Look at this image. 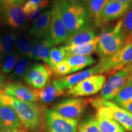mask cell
I'll return each mask as SVG.
<instances>
[{"label": "cell", "mask_w": 132, "mask_h": 132, "mask_svg": "<svg viewBox=\"0 0 132 132\" xmlns=\"http://www.w3.org/2000/svg\"><path fill=\"white\" fill-rule=\"evenodd\" d=\"M1 90H0V104L12 107L17 113L23 126L26 130L37 131L42 127L44 121L43 112L37 104L21 101L5 94Z\"/></svg>", "instance_id": "6da1fadb"}, {"label": "cell", "mask_w": 132, "mask_h": 132, "mask_svg": "<svg viewBox=\"0 0 132 132\" xmlns=\"http://www.w3.org/2000/svg\"><path fill=\"white\" fill-rule=\"evenodd\" d=\"M123 45L122 19H120L113 26L102 29L98 35L96 50L100 61H105L117 53Z\"/></svg>", "instance_id": "7a4b0ae2"}, {"label": "cell", "mask_w": 132, "mask_h": 132, "mask_svg": "<svg viewBox=\"0 0 132 132\" xmlns=\"http://www.w3.org/2000/svg\"><path fill=\"white\" fill-rule=\"evenodd\" d=\"M62 20L69 37L88 25L89 15L86 7L81 4H71L65 0H58Z\"/></svg>", "instance_id": "3957f363"}, {"label": "cell", "mask_w": 132, "mask_h": 132, "mask_svg": "<svg viewBox=\"0 0 132 132\" xmlns=\"http://www.w3.org/2000/svg\"><path fill=\"white\" fill-rule=\"evenodd\" d=\"M88 102L96 110V116L115 120L125 130L132 131V113L110 100L101 97L91 98Z\"/></svg>", "instance_id": "277c9868"}, {"label": "cell", "mask_w": 132, "mask_h": 132, "mask_svg": "<svg viewBox=\"0 0 132 132\" xmlns=\"http://www.w3.org/2000/svg\"><path fill=\"white\" fill-rule=\"evenodd\" d=\"M132 76V64L113 73L105 82L100 97L106 100H114Z\"/></svg>", "instance_id": "5b68a950"}, {"label": "cell", "mask_w": 132, "mask_h": 132, "mask_svg": "<svg viewBox=\"0 0 132 132\" xmlns=\"http://www.w3.org/2000/svg\"><path fill=\"white\" fill-rule=\"evenodd\" d=\"M132 64V43L122 48L111 57L100 61L97 64L99 74H113L123 67Z\"/></svg>", "instance_id": "8992f818"}, {"label": "cell", "mask_w": 132, "mask_h": 132, "mask_svg": "<svg viewBox=\"0 0 132 132\" xmlns=\"http://www.w3.org/2000/svg\"><path fill=\"white\" fill-rule=\"evenodd\" d=\"M105 81L106 77L102 74L92 75L66 90L65 95L77 97L94 95L102 90Z\"/></svg>", "instance_id": "52a82bcc"}, {"label": "cell", "mask_w": 132, "mask_h": 132, "mask_svg": "<svg viewBox=\"0 0 132 132\" xmlns=\"http://www.w3.org/2000/svg\"><path fill=\"white\" fill-rule=\"evenodd\" d=\"M45 121L47 132H77V119L65 118L53 109L45 113Z\"/></svg>", "instance_id": "ba28073f"}, {"label": "cell", "mask_w": 132, "mask_h": 132, "mask_svg": "<svg viewBox=\"0 0 132 132\" xmlns=\"http://www.w3.org/2000/svg\"><path fill=\"white\" fill-rule=\"evenodd\" d=\"M51 11L52 20L50 29V37L54 45L65 43L68 39L69 36L61 14L58 0L54 1Z\"/></svg>", "instance_id": "9c48e42d"}, {"label": "cell", "mask_w": 132, "mask_h": 132, "mask_svg": "<svg viewBox=\"0 0 132 132\" xmlns=\"http://www.w3.org/2000/svg\"><path fill=\"white\" fill-rule=\"evenodd\" d=\"M52 75L50 66L36 63L31 65L23 79L32 88L40 89L47 85Z\"/></svg>", "instance_id": "30bf717a"}, {"label": "cell", "mask_w": 132, "mask_h": 132, "mask_svg": "<svg viewBox=\"0 0 132 132\" xmlns=\"http://www.w3.org/2000/svg\"><path fill=\"white\" fill-rule=\"evenodd\" d=\"M88 103L87 99L70 98L55 104L53 110L65 118L77 119L82 114Z\"/></svg>", "instance_id": "8fae6325"}, {"label": "cell", "mask_w": 132, "mask_h": 132, "mask_svg": "<svg viewBox=\"0 0 132 132\" xmlns=\"http://www.w3.org/2000/svg\"><path fill=\"white\" fill-rule=\"evenodd\" d=\"M131 4L109 0L100 14V27H102L110 21L122 17Z\"/></svg>", "instance_id": "7c38bea8"}, {"label": "cell", "mask_w": 132, "mask_h": 132, "mask_svg": "<svg viewBox=\"0 0 132 132\" xmlns=\"http://www.w3.org/2000/svg\"><path fill=\"white\" fill-rule=\"evenodd\" d=\"M96 74H99V72L97 65H95L92 68L81 71L78 73L55 79L53 80V81L59 89L66 91L85 79Z\"/></svg>", "instance_id": "4fadbf2b"}, {"label": "cell", "mask_w": 132, "mask_h": 132, "mask_svg": "<svg viewBox=\"0 0 132 132\" xmlns=\"http://www.w3.org/2000/svg\"><path fill=\"white\" fill-rule=\"evenodd\" d=\"M3 9V18L5 24L15 29L25 27L27 16L23 11L21 6H12Z\"/></svg>", "instance_id": "5bb4252c"}, {"label": "cell", "mask_w": 132, "mask_h": 132, "mask_svg": "<svg viewBox=\"0 0 132 132\" xmlns=\"http://www.w3.org/2000/svg\"><path fill=\"white\" fill-rule=\"evenodd\" d=\"M1 91L5 94L12 96L21 101L30 103H35L37 101V97L33 90L19 82L8 84Z\"/></svg>", "instance_id": "9a60e30c"}, {"label": "cell", "mask_w": 132, "mask_h": 132, "mask_svg": "<svg viewBox=\"0 0 132 132\" xmlns=\"http://www.w3.org/2000/svg\"><path fill=\"white\" fill-rule=\"evenodd\" d=\"M51 20V10L42 12L34 20L29 29V34L35 39H41L50 36Z\"/></svg>", "instance_id": "2e32d148"}, {"label": "cell", "mask_w": 132, "mask_h": 132, "mask_svg": "<svg viewBox=\"0 0 132 132\" xmlns=\"http://www.w3.org/2000/svg\"><path fill=\"white\" fill-rule=\"evenodd\" d=\"M54 45L50 36L34 39L32 42V60L42 61L48 64L50 51Z\"/></svg>", "instance_id": "e0dca14e"}, {"label": "cell", "mask_w": 132, "mask_h": 132, "mask_svg": "<svg viewBox=\"0 0 132 132\" xmlns=\"http://www.w3.org/2000/svg\"><path fill=\"white\" fill-rule=\"evenodd\" d=\"M37 97V101L43 104H49L57 97L65 95V90L59 89L54 84L53 80H49L45 86L40 89H32Z\"/></svg>", "instance_id": "ac0fdd59"}, {"label": "cell", "mask_w": 132, "mask_h": 132, "mask_svg": "<svg viewBox=\"0 0 132 132\" xmlns=\"http://www.w3.org/2000/svg\"><path fill=\"white\" fill-rule=\"evenodd\" d=\"M20 119L12 107L0 104V128L7 129L22 127Z\"/></svg>", "instance_id": "d6986e66"}, {"label": "cell", "mask_w": 132, "mask_h": 132, "mask_svg": "<svg viewBox=\"0 0 132 132\" xmlns=\"http://www.w3.org/2000/svg\"><path fill=\"white\" fill-rule=\"evenodd\" d=\"M98 37V35L97 34L96 29L92 26L87 25L69 37L68 39L65 42V45L85 44L95 40Z\"/></svg>", "instance_id": "ffe728a7"}, {"label": "cell", "mask_w": 132, "mask_h": 132, "mask_svg": "<svg viewBox=\"0 0 132 132\" xmlns=\"http://www.w3.org/2000/svg\"><path fill=\"white\" fill-rule=\"evenodd\" d=\"M98 37L95 40L79 45L63 46L66 53V57L71 55L88 56L96 51Z\"/></svg>", "instance_id": "44dd1931"}, {"label": "cell", "mask_w": 132, "mask_h": 132, "mask_svg": "<svg viewBox=\"0 0 132 132\" xmlns=\"http://www.w3.org/2000/svg\"><path fill=\"white\" fill-rule=\"evenodd\" d=\"M18 37V34L15 32L4 33L0 35V63L14 50L15 43Z\"/></svg>", "instance_id": "7402d4cb"}, {"label": "cell", "mask_w": 132, "mask_h": 132, "mask_svg": "<svg viewBox=\"0 0 132 132\" xmlns=\"http://www.w3.org/2000/svg\"><path fill=\"white\" fill-rule=\"evenodd\" d=\"M71 67V72H76L95 63L96 60L91 56L71 55L65 58Z\"/></svg>", "instance_id": "603a6c76"}, {"label": "cell", "mask_w": 132, "mask_h": 132, "mask_svg": "<svg viewBox=\"0 0 132 132\" xmlns=\"http://www.w3.org/2000/svg\"><path fill=\"white\" fill-rule=\"evenodd\" d=\"M48 5V0H29L23 6V11L30 20L37 18L42 9Z\"/></svg>", "instance_id": "cb8c5ba5"}, {"label": "cell", "mask_w": 132, "mask_h": 132, "mask_svg": "<svg viewBox=\"0 0 132 132\" xmlns=\"http://www.w3.org/2000/svg\"><path fill=\"white\" fill-rule=\"evenodd\" d=\"M109 0H87V11L89 17L94 22L97 27H100V14Z\"/></svg>", "instance_id": "d4e9b609"}, {"label": "cell", "mask_w": 132, "mask_h": 132, "mask_svg": "<svg viewBox=\"0 0 132 132\" xmlns=\"http://www.w3.org/2000/svg\"><path fill=\"white\" fill-rule=\"evenodd\" d=\"M95 119L100 132H126L125 128L115 120L96 115Z\"/></svg>", "instance_id": "484cf974"}, {"label": "cell", "mask_w": 132, "mask_h": 132, "mask_svg": "<svg viewBox=\"0 0 132 132\" xmlns=\"http://www.w3.org/2000/svg\"><path fill=\"white\" fill-rule=\"evenodd\" d=\"M122 31L124 45L132 43V4L122 19Z\"/></svg>", "instance_id": "4316f807"}, {"label": "cell", "mask_w": 132, "mask_h": 132, "mask_svg": "<svg viewBox=\"0 0 132 132\" xmlns=\"http://www.w3.org/2000/svg\"><path fill=\"white\" fill-rule=\"evenodd\" d=\"M32 40L29 37L21 36L17 37L14 47L18 53L20 54L21 56L32 60Z\"/></svg>", "instance_id": "83f0119b"}, {"label": "cell", "mask_w": 132, "mask_h": 132, "mask_svg": "<svg viewBox=\"0 0 132 132\" xmlns=\"http://www.w3.org/2000/svg\"><path fill=\"white\" fill-rule=\"evenodd\" d=\"M31 66V62L29 59L25 57H19L14 70L10 75V78L12 80L23 78Z\"/></svg>", "instance_id": "f1b7e54d"}, {"label": "cell", "mask_w": 132, "mask_h": 132, "mask_svg": "<svg viewBox=\"0 0 132 132\" xmlns=\"http://www.w3.org/2000/svg\"><path fill=\"white\" fill-rule=\"evenodd\" d=\"M19 53L16 50H13L12 52L6 57L2 62V71L3 73L9 74L11 73L17 63L19 60Z\"/></svg>", "instance_id": "f546056e"}, {"label": "cell", "mask_w": 132, "mask_h": 132, "mask_svg": "<svg viewBox=\"0 0 132 132\" xmlns=\"http://www.w3.org/2000/svg\"><path fill=\"white\" fill-rule=\"evenodd\" d=\"M132 98V76L126 84L121 89L117 96L114 99V103L117 105L127 101Z\"/></svg>", "instance_id": "4dcf8cb0"}, {"label": "cell", "mask_w": 132, "mask_h": 132, "mask_svg": "<svg viewBox=\"0 0 132 132\" xmlns=\"http://www.w3.org/2000/svg\"><path fill=\"white\" fill-rule=\"evenodd\" d=\"M65 58L66 53L63 46L59 47H53L50 51L48 65L52 67L65 60Z\"/></svg>", "instance_id": "1f68e13d"}, {"label": "cell", "mask_w": 132, "mask_h": 132, "mask_svg": "<svg viewBox=\"0 0 132 132\" xmlns=\"http://www.w3.org/2000/svg\"><path fill=\"white\" fill-rule=\"evenodd\" d=\"M78 132H100L95 118L91 116L85 119L79 125Z\"/></svg>", "instance_id": "d6a6232c"}, {"label": "cell", "mask_w": 132, "mask_h": 132, "mask_svg": "<svg viewBox=\"0 0 132 132\" xmlns=\"http://www.w3.org/2000/svg\"><path fill=\"white\" fill-rule=\"evenodd\" d=\"M52 69L53 75L57 77H64L67 74L72 73L71 72V67L67 60H64L59 62L55 65L50 67Z\"/></svg>", "instance_id": "836d02e7"}, {"label": "cell", "mask_w": 132, "mask_h": 132, "mask_svg": "<svg viewBox=\"0 0 132 132\" xmlns=\"http://www.w3.org/2000/svg\"><path fill=\"white\" fill-rule=\"evenodd\" d=\"M26 0H0V6L2 8L12 6H21Z\"/></svg>", "instance_id": "e575fe53"}, {"label": "cell", "mask_w": 132, "mask_h": 132, "mask_svg": "<svg viewBox=\"0 0 132 132\" xmlns=\"http://www.w3.org/2000/svg\"><path fill=\"white\" fill-rule=\"evenodd\" d=\"M122 108L126 110L127 111L130 112L132 113V98L127 100V101L123 102L122 103H120L119 105Z\"/></svg>", "instance_id": "d590c367"}, {"label": "cell", "mask_w": 132, "mask_h": 132, "mask_svg": "<svg viewBox=\"0 0 132 132\" xmlns=\"http://www.w3.org/2000/svg\"><path fill=\"white\" fill-rule=\"evenodd\" d=\"M0 132H27V130L24 127L14 129H7V128H0Z\"/></svg>", "instance_id": "8d00e7d4"}, {"label": "cell", "mask_w": 132, "mask_h": 132, "mask_svg": "<svg viewBox=\"0 0 132 132\" xmlns=\"http://www.w3.org/2000/svg\"><path fill=\"white\" fill-rule=\"evenodd\" d=\"M113 1H118V2L123 3H130V4H132V0H113Z\"/></svg>", "instance_id": "74e56055"}, {"label": "cell", "mask_w": 132, "mask_h": 132, "mask_svg": "<svg viewBox=\"0 0 132 132\" xmlns=\"http://www.w3.org/2000/svg\"><path fill=\"white\" fill-rule=\"evenodd\" d=\"M65 1L71 3V4H75V3H77V0H65Z\"/></svg>", "instance_id": "f35d334b"}, {"label": "cell", "mask_w": 132, "mask_h": 132, "mask_svg": "<svg viewBox=\"0 0 132 132\" xmlns=\"http://www.w3.org/2000/svg\"><path fill=\"white\" fill-rule=\"evenodd\" d=\"M1 75H0V87H1ZM1 88H0V90H1Z\"/></svg>", "instance_id": "ab89813d"}]
</instances>
